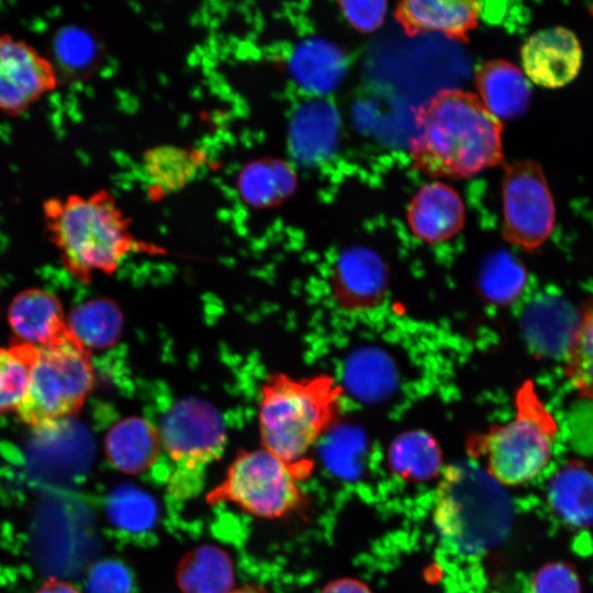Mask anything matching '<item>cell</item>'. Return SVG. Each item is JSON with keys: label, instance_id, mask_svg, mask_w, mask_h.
Returning a JSON list of instances; mask_svg holds the SVG:
<instances>
[{"label": "cell", "instance_id": "6da1fadb", "mask_svg": "<svg viewBox=\"0 0 593 593\" xmlns=\"http://www.w3.org/2000/svg\"><path fill=\"white\" fill-rule=\"evenodd\" d=\"M501 121L477 96L444 90L418 110L411 157L430 176L471 177L501 163Z\"/></svg>", "mask_w": 593, "mask_h": 593}, {"label": "cell", "instance_id": "2e32d148", "mask_svg": "<svg viewBox=\"0 0 593 593\" xmlns=\"http://www.w3.org/2000/svg\"><path fill=\"white\" fill-rule=\"evenodd\" d=\"M547 502L556 516L573 528L593 527V466L570 460L548 481Z\"/></svg>", "mask_w": 593, "mask_h": 593}, {"label": "cell", "instance_id": "d590c367", "mask_svg": "<svg viewBox=\"0 0 593 593\" xmlns=\"http://www.w3.org/2000/svg\"><path fill=\"white\" fill-rule=\"evenodd\" d=\"M231 593H266L259 589H254V588H244V589H240V590H233Z\"/></svg>", "mask_w": 593, "mask_h": 593}, {"label": "cell", "instance_id": "8fae6325", "mask_svg": "<svg viewBox=\"0 0 593 593\" xmlns=\"http://www.w3.org/2000/svg\"><path fill=\"white\" fill-rule=\"evenodd\" d=\"M387 284L388 269L382 258L362 246L345 249L329 276L334 301L344 311L353 313L378 306L385 295Z\"/></svg>", "mask_w": 593, "mask_h": 593}, {"label": "cell", "instance_id": "cb8c5ba5", "mask_svg": "<svg viewBox=\"0 0 593 593\" xmlns=\"http://www.w3.org/2000/svg\"><path fill=\"white\" fill-rule=\"evenodd\" d=\"M201 164L202 157L198 153L174 145L148 149L143 158L145 176L161 193L176 192L189 184Z\"/></svg>", "mask_w": 593, "mask_h": 593}, {"label": "cell", "instance_id": "4fadbf2b", "mask_svg": "<svg viewBox=\"0 0 593 593\" xmlns=\"http://www.w3.org/2000/svg\"><path fill=\"white\" fill-rule=\"evenodd\" d=\"M406 220L416 238L427 244H438L462 230L466 209L454 188L434 181L424 184L414 194L407 208Z\"/></svg>", "mask_w": 593, "mask_h": 593}, {"label": "cell", "instance_id": "30bf717a", "mask_svg": "<svg viewBox=\"0 0 593 593\" xmlns=\"http://www.w3.org/2000/svg\"><path fill=\"white\" fill-rule=\"evenodd\" d=\"M56 83L54 66L32 45L8 34L0 35V111L20 114Z\"/></svg>", "mask_w": 593, "mask_h": 593}, {"label": "cell", "instance_id": "603a6c76", "mask_svg": "<svg viewBox=\"0 0 593 593\" xmlns=\"http://www.w3.org/2000/svg\"><path fill=\"white\" fill-rule=\"evenodd\" d=\"M70 334L88 350L105 348L120 337L123 317L109 299H96L76 306L66 320Z\"/></svg>", "mask_w": 593, "mask_h": 593}, {"label": "cell", "instance_id": "f546056e", "mask_svg": "<svg viewBox=\"0 0 593 593\" xmlns=\"http://www.w3.org/2000/svg\"><path fill=\"white\" fill-rule=\"evenodd\" d=\"M55 55L60 65L80 70L89 66L96 56L93 37L78 26H66L58 31L54 40Z\"/></svg>", "mask_w": 593, "mask_h": 593}, {"label": "cell", "instance_id": "9a60e30c", "mask_svg": "<svg viewBox=\"0 0 593 593\" xmlns=\"http://www.w3.org/2000/svg\"><path fill=\"white\" fill-rule=\"evenodd\" d=\"M8 320L21 343L36 347L48 345L67 331L59 300L42 289H29L12 301Z\"/></svg>", "mask_w": 593, "mask_h": 593}, {"label": "cell", "instance_id": "8992f818", "mask_svg": "<svg viewBox=\"0 0 593 593\" xmlns=\"http://www.w3.org/2000/svg\"><path fill=\"white\" fill-rule=\"evenodd\" d=\"M93 381L89 350L67 331L55 342L37 347L18 415L34 429H55L79 412Z\"/></svg>", "mask_w": 593, "mask_h": 593}, {"label": "cell", "instance_id": "ba28073f", "mask_svg": "<svg viewBox=\"0 0 593 593\" xmlns=\"http://www.w3.org/2000/svg\"><path fill=\"white\" fill-rule=\"evenodd\" d=\"M309 467L290 463L265 448L242 451L208 500L231 502L264 518L283 517L302 505L299 479Z\"/></svg>", "mask_w": 593, "mask_h": 593}, {"label": "cell", "instance_id": "f1b7e54d", "mask_svg": "<svg viewBox=\"0 0 593 593\" xmlns=\"http://www.w3.org/2000/svg\"><path fill=\"white\" fill-rule=\"evenodd\" d=\"M525 282V269L506 251L492 255L484 265L481 287L489 300L510 303L519 295Z\"/></svg>", "mask_w": 593, "mask_h": 593}, {"label": "cell", "instance_id": "5bb4252c", "mask_svg": "<svg viewBox=\"0 0 593 593\" xmlns=\"http://www.w3.org/2000/svg\"><path fill=\"white\" fill-rule=\"evenodd\" d=\"M479 13V2L463 0H406L395 9L406 33L437 32L452 37H462L474 29Z\"/></svg>", "mask_w": 593, "mask_h": 593}, {"label": "cell", "instance_id": "ffe728a7", "mask_svg": "<svg viewBox=\"0 0 593 593\" xmlns=\"http://www.w3.org/2000/svg\"><path fill=\"white\" fill-rule=\"evenodd\" d=\"M183 593H231L234 568L228 555L213 545H203L187 553L177 571Z\"/></svg>", "mask_w": 593, "mask_h": 593}, {"label": "cell", "instance_id": "4316f807", "mask_svg": "<svg viewBox=\"0 0 593 593\" xmlns=\"http://www.w3.org/2000/svg\"><path fill=\"white\" fill-rule=\"evenodd\" d=\"M36 346L18 343L0 348V412L21 403L31 377Z\"/></svg>", "mask_w": 593, "mask_h": 593}, {"label": "cell", "instance_id": "3957f363", "mask_svg": "<svg viewBox=\"0 0 593 593\" xmlns=\"http://www.w3.org/2000/svg\"><path fill=\"white\" fill-rule=\"evenodd\" d=\"M343 393L342 385L325 373L270 376L259 401L262 448L290 463L306 465L309 451L335 422Z\"/></svg>", "mask_w": 593, "mask_h": 593}, {"label": "cell", "instance_id": "484cf974", "mask_svg": "<svg viewBox=\"0 0 593 593\" xmlns=\"http://www.w3.org/2000/svg\"><path fill=\"white\" fill-rule=\"evenodd\" d=\"M108 516L118 528L128 533H143L152 528L157 519L155 500L134 485L124 484L110 495Z\"/></svg>", "mask_w": 593, "mask_h": 593}, {"label": "cell", "instance_id": "7c38bea8", "mask_svg": "<svg viewBox=\"0 0 593 593\" xmlns=\"http://www.w3.org/2000/svg\"><path fill=\"white\" fill-rule=\"evenodd\" d=\"M521 56L526 76L545 88H560L572 81L582 63L577 35L562 26L533 34L523 45Z\"/></svg>", "mask_w": 593, "mask_h": 593}, {"label": "cell", "instance_id": "9c48e42d", "mask_svg": "<svg viewBox=\"0 0 593 593\" xmlns=\"http://www.w3.org/2000/svg\"><path fill=\"white\" fill-rule=\"evenodd\" d=\"M502 199L504 238L529 250L540 246L556 220L553 199L541 167L529 159L505 166Z\"/></svg>", "mask_w": 593, "mask_h": 593}, {"label": "cell", "instance_id": "83f0119b", "mask_svg": "<svg viewBox=\"0 0 593 593\" xmlns=\"http://www.w3.org/2000/svg\"><path fill=\"white\" fill-rule=\"evenodd\" d=\"M566 372L575 389L593 401V307L579 322L568 346Z\"/></svg>", "mask_w": 593, "mask_h": 593}, {"label": "cell", "instance_id": "d6a6232c", "mask_svg": "<svg viewBox=\"0 0 593 593\" xmlns=\"http://www.w3.org/2000/svg\"><path fill=\"white\" fill-rule=\"evenodd\" d=\"M339 5L346 20L366 33L380 27L388 10L384 1H340Z\"/></svg>", "mask_w": 593, "mask_h": 593}, {"label": "cell", "instance_id": "5b68a950", "mask_svg": "<svg viewBox=\"0 0 593 593\" xmlns=\"http://www.w3.org/2000/svg\"><path fill=\"white\" fill-rule=\"evenodd\" d=\"M512 421L492 426L470 445L472 454L482 460L484 471L505 486L524 485L542 472L558 430L532 381L518 389Z\"/></svg>", "mask_w": 593, "mask_h": 593}, {"label": "cell", "instance_id": "836d02e7", "mask_svg": "<svg viewBox=\"0 0 593 593\" xmlns=\"http://www.w3.org/2000/svg\"><path fill=\"white\" fill-rule=\"evenodd\" d=\"M321 593H373L370 588L357 579L344 578L329 582Z\"/></svg>", "mask_w": 593, "mask_h": 593}, {"label": "cell", "instance_id": "52a82bcc", "mask_svg": "<svg viewBox=\"0 0 593 593\" xmlns=\"http://www.w3.org/2000/svg\"><path fill=\"white\" fill-rule=\"evenodd\" d=\"M158 433L161 448L175 466L169 491L175 497L186 499L199 490L206 466L223 452V419L210 403L186 398L171 405Z\"/></svg>", "mask_w": 593, "mask_h": 593}, {"label": "cell", "instance_id": "44dd1931", "mask_svg": "<svg viewBox=\"0 0 593 593\" xmlns=\"http://www.w3.org/2000/svg\"><path fill=\"white\" fill-rule=\"evenodd\" d=\"M388 460L396 475L411 482L432 480L444 470L440 446L425 430H409L395 437Z\"/></svg>", "mask_w": 593, "mask_h": 593}, {"label": "cell", "instance_id": "7a4b0ae2", "mask_svg": "<svg viewBox=\"0 0 593 593\" xmlns=\"http://www.w3.org/2000/svg\"><path fill=\"white\" fill-rule=\"evenodd\" d=\"M44 215L64 266L83 282L114 272L128 253L150 247L134 238L128 220L104 191L48 200Z\"/></svg>", "mask_w": 593, "mask_h": 593}, {"label": "cell", "instance_id": "e575fe53", "mask_svg": "<svg viewBox=\"0 0 593 593\" xmlns=\"http://www.w3.org/2000/svg\"><path fill=\"white\" fill-rule=\"evenodd\" d=\"M35 593H80L77 588L68 582L49 579L44 582Z\"/></svg>", "mask_w": 593, "mask_h": 593}, {"label": "cell", "instance_id": "7402d4cb", "mask_svg": "<svg viewBox=\"0 0 593 593\" xmlns=\"http://www.w3.org/2000/svg\"><path fill=\"white\" fill-rule=\"evenodd\" d=\"M296 186L293 168L280 159H261L248 164L239 174L238 189L243 200L255 208L282 202Z\"/></svg>", "mask_w": 593, "mask_h": 593}, {"label": "cell", "instance_id": "e0dca14e", "mask_svg": "<svg viewBox=\"0 0 593 593\" xmlns=\"http://www.w3.org/2000/svg\"><path fill=\"white\" fill-rule=\"evenodd\" d=\"M479 99L497 120L522 115L530 101V86L523 72L506 60H490L475 76Z\"/></svg>", "mask_w": 593, "mask_h": 593}, {"label": "cell", "instance_id": "ac0fdd59", "mask_svg": "<svg viewBox=\"0 0 593 593\" xmlns=\"http://www.w3.org/2000/svg\"><path fill=\"white\" fill-rule=\"evenodd\" d=\"M161 448L158 430L141 417H127L109 430L105 452L118 470L137 474L157 461Z\"/></svg>", "mask_w": 593, "mask_h": 593}, {"label": "cell", "instance_id": "d6986e66", "mask_svg": "<svg viewBox=\"0 0 593 593\" xmlns=\"http://www.w3.org/2000/svg\"><path fill=\"white\" fill-rule=\"evenodd\" d=\"M346 65L344 53L335 44L318 37L299 44L289 61L293 80L315 94L336 89L346 74Z\"/></svg>", "mask_w": 593, "mask_h": 593}, {"label": "cell", "instance_id": "277c9868", "mask_svg": "<svg viewBox=\"0 0 593 593\" xmlns=\"http://www.w3.org/2000/svg\"><path fill=\"white\" fill-rule=\"evenodd\" d=\"M433 518L443 541L454 550L477 555L501 541L510 528L506 495L484 469L451 465L440 473Z\"/></svg>", "mask_w": 593, "mask_h": 593}, {"label": "cell", "instance_id": "1f68e13d", "mask_svg": "<svg viewBox=\"0 0 593 593\" xmlns=\"http://www.w3.org/2000/svg\"><path fill=\"white\" fill-rule=\"evenodd\" d=\"M87 585L90 593H130L133 580L124 564L105 560L92 568Z\"/></svg>", "mask_w": 593, "mask_h": 593}, {"label": "cell", "instance_id": "d4e9b609", "mask_svg": "<svg viewBox=\"0 0 593 593\" xmlns=\"http://www.w3.org/2000/svg\"><path fill=\"white\" fill-rule=\"evenodd\" d=\"M570 307L559 300L535 305L526 322L529 340L542 350L553 351L569 346L577 329ZM579 324V323H578Z\"/></svg>", "mask_w": 593, "mask_h": 593}, {"label": "cell", "instance_id": "4dcf8cb0", "mask_svg": "<svg viewBox=\"0 0 593 593\" xmlns=\"http://www.w3.org/2000/svg\"><path fill=\"white\" fill-rule=\"evenodd\" d=\"M530 593H582V583L572 564L553 561L544 564L534 574Z\"/></svg>", "mask_w": 593, "mask_h": 593}]
</instances>
